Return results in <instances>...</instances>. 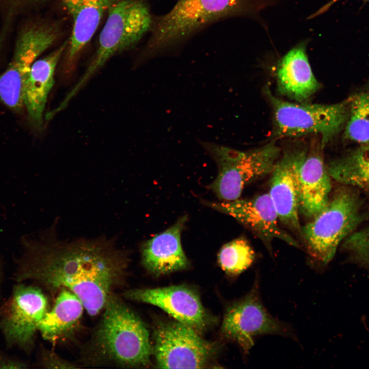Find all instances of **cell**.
Returning a JSON list of instances; mask_svg holds the SVG:
<instances>
[{"instance_id":"cell-1","label":"cell","mask_w":369,"mask_h":369,"mask_svg":"<svg viewBox=\"0 0 369 369\" xmlns=\"http://www.w3.org/2000/svg\"><path fill=\"white\" fill-rule=\"evenodd\" d=\"M53 225L36 237L24 240L15 279L35 281L52 295L67 289L90 316H95L124 284L128 252L119 248L114 237L61 239Z\"/></svg>"},{"instance_id":"cell-2","label":"cell","mask_w":369,"mask_h":369,"mask_svg":"<svg viewBox=\"0 0 369 369\" xmlns=\"http://www.w3.org/2000/svg\"><path fill=\"white\" fill-rule=\"evenodd\" d=\"M81 348L80 367L136 368L147 365L152 352L149 333L139 317L114 292Z\"/></svg>"},{"instance_id":"cell-3","label":"cell","mask_w":369,"mask_h":369,"mask_svg":"<svg viewBox=\"0 0 369 369\" xmlns=\"http://www.w3.org/2000/svg\"><path fill=\"white\" fill-rule=\"evenodd\" d=\"M249 0H178L163 15L154 17L142 51L145 59L180 47L207 26L245 12Z\"/></svg>"},{"instance_id":"cell-4","label":"cell","mask_w":369,"mask_h":369,"mask_svg":"<svg viewBox=\"0 0 369 369\" xmlns=\"http://www.w3.org/2000/svg\"><path fill=\"white\" fill-rule=\"evenodd\" d=\"M362 206L357 190L341 185L331 194L325 208L301 227L307 252L317 264H327L340 244L365 219Z\"/></svg>"},{"instance_id":"cell-5","label":"cell","mask_w":369,"mask_h":369,"mask_svg":"<svg viewBox=\"0 0 369 369\" xmlns=\"http://www.w3.org/2000/svg\"><path fill=\"white\" fill-rule=\"evenodd\" d=\"M153 18L146 0H118L113 4L108 11L91 63L64 101L68 104L112 56L134 47L150 32Z\"/></svg>"},{"instance_id":"cell-6","label":"cell","mask_w":369,"mask_h":369,"mask_svg":"<svg viewBox=\"0 0 369 369\" xmlns=\"http://www.w3.org/2000/svg\"><path fill=\"white\" fill-rule=\"evenodd\" d=\"M200 143L217 165L218 174L210 188L222 201L240 198L247 184L271 174L281 153L275 140L247 151L211 142Z\"/></svg>"},{"instance_id":"cell-7","label":"cell","mask_w":369,"mask_h":369,"mask_svg":"<svg viewBox=\"0 0 369 369\" xmlns=\"http://www.w3.org/2000/svg\"><path fill=\"white\" fill-rule=\"evenodd\" d=\"M265 94L273 114L274 134L277 138L314 134L323 148L344 129L348 119L350 97L333 104L294 103Z\"/></svg>"},{"instance_id":"cell-8","label":"cell","mask_w":369,"mask_h":369,"mask_svg":"<svg viewBox=\"0 0 369 369\" xmlns=\"http://www.w3.org/2000/svg\"><path fill=\"white\" fill-rule=\"evenodd\" d=\"M58 34L57 25L45 22L30 25L20 33L12 59L0 75V99L13 112H20L24 108V86L31 65Z\"/></svg>"},{"instance_id":"cell-9","label":"cell","mask_w":369,"mask_h":369,"mask_svg":"<svg viewBox=\"0 0 369 369\" xmlns=\"http://www.w3.org/2000/svg\"><path fill=\"white\" fill-rule=\"evenodd\" d=\"M222 336L237 344L245 353L254 344V338L263 335L292 336L286 324L272 316L261 300L258 283L227 308L221 327Z\"/></svg>"},{"instance_id":"cell-10","label":"cell","mask_w":369,"mask_h":369,"mask_svg":"<svg viewBox=\"0 0 369 369\" xmlns=\"http://www.w3.org/2000/svg\"><path fill=\"white\" fill-rule=\"evenodd\" d=\"M191 327L178 322L158 324L154 332V353L159 368L203 367L215 352V345Z\"/></svg>"},{"instance_id":"cell-11","label":"cell","mask_w":369,"mask_h":369,"mask_svg":"<svg viewBox=\"0 0 369 369\" xmlns=\"http://www.w3.org/2000/svg\"><path fill=\"white\" fill-rule=\"evenodd\" d=\"M48 299L37 286L18 284L1 311V326L9 344L25 350L32 345Z\"/></svg>"},{"instance_id":"cell-12","label":"cell","mask_w":369,"mask_h":369,"mask_svg":"<svg viewBox=\"0 0 369 369\" xmlns=\"http://www.w3.org/2000/svg\"><path fill=\"white\" fill-rule=\"evenodd\" d=\"M204 204L235 218L260 239L270 253L271 242L275 239L301 248L298 242L279 226L278 214L269 193L232 201H204Z\"/></svg>"},{"instance_id":"cell-13","label":"cell","mask_w":369,"mask_h":369,"mask_svg":"<svg viewBox=\"0 0 369 369\" xmlns=\"http://www.w3.org/2000/svg\"><path fill=\"white\" fill-rule=\"evenodd\" d=\"M128 299L155 305L198 334L209 324V317L199 297L192 288L184 285L154 289H136L126 291Z\"/></svg>"},{"instance_id":"cell-14","label":"cell","mask_w":369,"mask_h":369,"mask_svg":"<svg viewBox=\"0 0 369 369\" xmlns=\"http://www.w3.org/2000/svg\"><path fill=\"white\" fill-rule=\"evenodd\" d=\"M322 148L321 144L299 147V213L311 219L325 208L331 193V177L324 163Z\"/></svg>"},{"instance_id":"cell-15","label":"cell","mask_w":369,"mask_h":369,"mask_svg":"<svg viewBox=\"0 0 369 369\" xmlns=\"http://www.w3.org/2000/svg\"><path fill=\"white\" fill-rule=\"evenodd\" d=\"M299 147L281 152L271 175L269 194L279 220L299 233L298 160Z\"/></svg>"},{"instance_id":"cell-16","label":"cell","mask_w":369,"mask_h":369,"mask_svg":"<svg viewBox=\"0 0 369 369\" xmlns=\"http://www.w3.org/2000/svg\"><path fill=\"white\" fill-rule=\"evenodd\" d=\"M187 218V215L183 216L168 229L143 243L142 263L148 271L160 276L189 266L181 243V234Z\"/></svg>"},{"instance_id":"cell-17","label":"cell","mask_w":369,"mask_h":369,"mask_svg":"<svg viewBox=\"0 0 369 369\" xmlns=\"http://www.w3.org/2000/svg\"><path fill=\"white\" fill-rule=\"evenodd\" d=\"M64 42L46 57L35 61L26 79L23 92L24 105L33 127L40 129L48 95L54 85L57 65L67 47Z\"/></svg>"},{"instance_id":"cell-18","label":"cell","mask_w":369,"mask_h":369,"mask_svg":"<svg viewBox=\"0 0 369 369\" xmlns=\"http://www.w3.org/2000/svg\"><path fill=\"white\" fill-rule=\"evenodd\" d=\"M278 90L297 102L309 99L320 87L311 69L303 44L289 51L277 71Z\"/></svg>"},{"instance_id":"cell-19","label":"cell","mask_w":369,"mask_h":369,"mask_svg":"<svg viewBox=\"0 0 369 369\" xmlns=\"http://www.w3.org/2000/svg\"><path fill=\"white\" fill-rule=\"evenodd\" d=\"M84 306L79 298L67 289L58 293L54 305L46 313L38 328L43 337L53 343L70 339L76 332Z\"/></svg>"},{"instance_id":"cell-20","label":"cell","mask_w":369,"mask_h":369,"mask_svg":"<svg viewBox=\"0 0 369 369\" xmlns=\"http://www.w3.org/2000/svg\"><path fill=\"white\" fill-rule=\"evenodd\" d=\"M118 0H61L72 19L67 45V59L72 61L95 32L101 19Z\"/></svg>"},{"instance_id":"cell-21","label":"cell","mask_w":369,"mask_h":369,"mask_svg":"<svg viewBox=\"0 0 369 369\" xmlns=\"http://www.w3.org/2000/svg\"><path fill=\"white\" fill-rule=\"evenodd\" d=\"M326 167L331 178L341 185L369 193V144L332 160Z\"/></svg>"},{"instance_id":"cell-22","label":"cell","mask_w":369,"mask_h":369,"mask_svg":"<svg viewBox=\"0 0 369 369\" xmlns=\"http://www.w3.org/2000/svg\"><path fill=\"white\" fill-rule=\"evenodd\" d=\"M350 97L349 114L343 129L344 137L361 145L369 144V90Z\"/></svg>"},{"instance_id":"cell-23","label":"cell","mask_w":369,"mask_h":369,"mask_svg":"<svg viewBox=\"0 0 369 369\" xmlns=\"http://www.w3.org/2000/svg\"><path fill=\"white\" fill-rule=\"evenodd\" d=\"M255 252L243 237H238L224 244L218 254V262L229 275L237 276L253 263Z\"/></svg>"},{"instance_id":"cell-24","label":"cell","mask_w":369,"mask_h":369,"mask_svg":"<svg viewBox=\"0 0 369 369\" xmlns=\"http://www.w3.org/2000/svg\"><path fill=\"white\" fill-rule=\"evenodd\" d=\"M342 249L353 262L369 266V227L349 235L342 241Z\"/></svg>"},{"instance_id":"cell-25","label":"cell","mask_w":369,"mask_h":369,"mask_svg":"<svg viewBox=\"0 0 369 369\" xmlns=\"http://www.w3.org/2000/svg\"><path fill=\"white\" fill-rule=\"evenodd\" d=\"M40 364L46 368H75L80 367L78 364L67 361L55 353L44 350L42 354Z\"/></svg>"},{"instance_id":"cell-26","label":"cell","mask_w":369,"mask_h":369,"mask_svg":"<svg viewBox=\"0 0 369 369\" xmlns=\"http://www.w3.org/2000/svg\"><path fill=\"white\" fill-rule=\"evenodd\" d=\"M24 364L19 362H16L15 361L9 360L8 359H0V368H22L25 366Z\"/></svg>"},{"instance_id":"cell-27","label":"cell","mask_w":369,"mask_h":369,"mask_svg":"<svg viewBox=\"0 0 369 369\" xmlns=\"http://www.w3.org/2000/svg\"><path fill=\"white\" fill-rule=\"evenodd\" d=\"M341 0H331L330 2H329L327 4H326L325 6L322 7L321 8H320L318 11H317L316 13L312 15L309 18H313L314 17L317 16L318 15H320L324 12H325L326 10L329 9V8L333 5L336 2H337L338 1H339ZM364 1H369V0H363Z\"/></svg>"},{"instance_id":"cell-28","label":"cell","mask_w":369,"mask_h":369,"mask_svg":"<svg viewBox=\"0 0 369 369\" xmlns=\"http://www.w3.org/2000/svg\"><path fill=\"white\" fill-rule=\"evenodd\" d=\"M23 1H27V2H37L41 1L42 0H23Z\"/></svg>"}]
</instances>
